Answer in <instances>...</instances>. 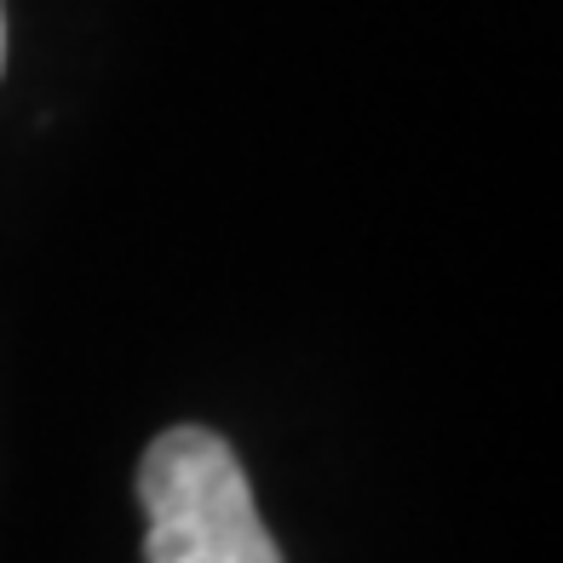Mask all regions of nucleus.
<instances>
[{
	"label": "nucleus",
	"mask_w": 563,
	"mask_h": 563,
	"mask_svg": "<svg viewBox=\"0 0 563 563\" xmlns=\"http://www.w3.org/2000/svg\"><path fill=\"white\" fill-rule=\"evenodd\" d=\"M144 563H282L253 506L236 449L201 426H173L139 466Z\"/></svg>",
	"instance_id": "nucleus-1"
},
{
	"label": "nucleus",
	"mask_w": 563,
	"mask_h": 563,
	"mask_svg": "<svg viewBox=\"0 0 563 563\" xmlns=\"http://www.w3.org/2000/svg\"><path fill=\"white\" fill-rule=\"evenodd\" d=\"M0 53H7V30H0Z\"/></svg>",
	"instance_id": "nucleus-2"
}]
</instances>
